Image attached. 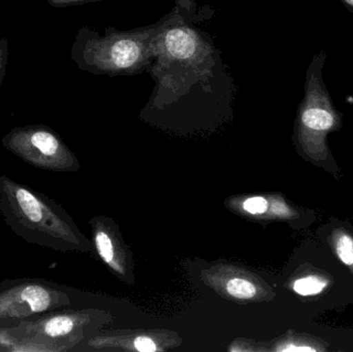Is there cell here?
<instances>
[{"label":"cell","instance_id":"obj_13","mask_svg":"<svg viewBox=\"0 0 353 352\" xmlns=\"http://www.w3.org/2000/svg\"><path fill=\"white\" fill-rule=\"evenodd\" d=\"M93 0H47L50 6L54 8H64V6H76V4L85 3Z\"/></svg>","mask_w":353,"mask_h":352},{"label":"cell","instance_id":"obj_8","mask_svg":"<svg viewBox=\"0 0 353 352\" xmlns=\"http://www.w3.org/2000/svg\"><path fill=\"white\" fill-rule=\"evenodd\" d=\"M95 245H97V251H99V256L103 262H107L110 266L113 267L114 269L118 270V267L114 264V250L113 244H112L111 239L105 231H97L95 235Z\"/></svg>","mask_w":353,"mask_h":352},{"label":"cell","instance_id":"obj_1","mask_svg":"<svg viewBox=\"0 0 353 352\" xmlns=\"http://www.w3.org/2000/svg\"><path fill=\"white\" fill-rule=\"evenodd\" d=\"M0 213L10 231L29 244L55 250L80 245L70 220L54 200L2 175Z\"/></svg>","mask_w":353,"mask_h":352},{"label":"cell","instance_id":"obj_5","mask_svg":"<svg viewBox=\"0 0 353 352\" xmlns=\"http://www.w3.org/2000/svg\"><path fill=\"white\" fill-rule=\"evenodd\" d=\"M303 123L314 130H327L333 126L334 118L329 112L321 109H309L303 114Z\"/></svg>","mask_w":353,"mask_h":352},{"label":"cell","instance_id":"obj_14","mask_svg":"<svg viewBox=\"0 0 353 352\" xmlns=\"http://www.w3.org/2000/svg\"><path fill=\"white\" fill-rule=\"evenodd\" d=\"M279 351H316L312 347H307V346H288L284 347V349H279Z\"/></svg>","mask_w":353,"mask_h":352},{"label":"cell","instance_id":"obj_11","mask_svg":"<svg viewBox=\"0 0 353 352\" xmlns=\"http://www.w3.org/2000/svg\"><path fill=\"white\" fill-rule=\"evenodd\" d=\"M8 45H10V41L8 37L0 39V87L6 76V68H8V55H10Z\"/></svg>","mask_w":353,"mask_h":352},{"label":"cell","instance_id":"obj_6","mask_svg":"<svg viewBox=\"0 0 353 352\" xmlns=\"http://www.w3.org/2000/svg\"><path fill=\"white\" fill-rule=\"evenodd\" d=\"M327 287V282L316 276H308L294 282V289L301 296H315L321 293Z\"/></svg>","mask_w":353,"mask_h":352},{"label":"cell","instance_id":"obj_15","mask_svg":"<svg viewBox=\"0 0 353 352\" xmlns=\"http://www.w3.org/2000/svg\"><path fill=\"white\" fill-rule=\"evenodd\" d=\"M345 1L347 2V3L352 4V6H353V0H345Z\"/></svg>","mask_w":353,"mask_h":352},{"label":"cell","instance_id":"obj_4","mask_svg":"<svg viewBox=\"0 0 353 352\" xmlns=\"http://www.w3.org/2000/svg\"><path fill=\"white\" fill-rule=\"evenodd\" d=\"M63 296L39 282L23 283L0 293V320H30L62 305Z\"/></svg>","mask_w":353,"mask_h":352},{"label":"cell","instance_id":"obj_12","mask_svg":"<svg viewBox=\"0 0 353 352\" xmlns=\"http://www.w3.org/2000/svg\"><path fill=\"white\" fill-rule=\"evenodd\" d=\"M134 347L141 352H155L157 351V344L152 339L141 336L134 340Z\"/></svg>","mask_w":353,"mask_h":352},{"label":"cell","instance_id":"obj_10","mask_svg":"<svg viewBox=\"0 0 353 352\" xmlns=\"http://www.w3.org/2000/svg\"><path fill=\"white\" fill-rule=\"evenodd\" d=\"M268 202L261 196L248 198L243 203V209L252 215L263 214L268 210Z\"/></svg>","mask_w":353,"mask_h":352},{"label":"cell","instance_id":"obj_3","mask_svg":"<svg viewBox=\"0 0 353 352\" xmlns=\"http://www.w3.org/2000/svg\"><path fill=\"white\" fill-rule=\"evenodd\" d=\"M1 143L14 156L37 169L66 171L74 165V156L60 136L43 124L12 128Z\"/></svg>","mask_w":353,"mask_h":352},{"label":"cell","instance_id":"obj_9","mask_svg":"<svg viewBox=\"0 0 353 352\" xmlns=\"http://www.w3.org/2000/svg\"><path fill=\"white\" fill-rule=\"evenodd\" d=\"M336 250H337L338 256L344 264L347 266L353 265V241L350 236L342 235L338 238Z\"/></svg>","mask_w":353,"mask_h":352},{"label":"cell","instance_id":"obj_7","mask_svg":"<svg viewBox=\"0 0 353 352\" xmlns=\"http://www.w3.org/2000/svg\"><path fill=\"white\" fill-rule=\"evenodd\" d=\"M226 291L236 299L247 300L254 297L256 289L252 283L242 278H234L226 284Z\"/></svg>","mask_w":353,"mask_h":352},{"label":"cell","instance_id":"obj_2","mask_svg":"<svg viewBox=\"0 0 353 352\" xmlns=\"http://www.w3.org/2000/svg\"><path fill=\"white\" fill-rule=\"evenodd\" d=\"M163 28L161 25L103 37L83 29L72 47V59L80 68L95 74H134L148 64Z\"/></svg>","mask_w":353,"mask_h":352}]
</instances>
